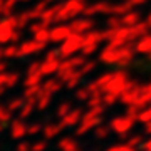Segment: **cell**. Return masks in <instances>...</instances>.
Here are the masks:
<instances>
[{
    "label": "cell",
    "instance_id": "obj_33",
    "mask_svg": "<svg viewBox=\"0 0 151 151\" xmlns=\"http://www.w3.org/2000/svg\"><path fill=\"white\" fill-rule=\"evenodd\" d=\"M129 2H131V5H133V7H139V5L145 4L146 0H129Z\"/></svg>",
    "mask_w": 151,
    "mask_h": 151
},
{
    "label": "cell",
    "instance_id": "obj_6",
    "mask_svg": "<svg viewBox=\"0 0 151 151\" xmlns=\"http://www.w3.org/2000/svg\"><path fill=\"white\" fill-rule=\"evenodd\" d=\"M136 123H138L136 116L126 113V114H123V116L114 118L113 121L109 123V126H111V131L116 133V134H126V133H129V131L134 128Z\"/></svg>",
    "mask_w": 151,
    "mask_h": 151
},
{
    "label": "cell",
    "instance_id": "obj_22",
    "mask_svg": "<svg viewBox=\"0 0 151 151\" xmlns=\"http://www.w3.org/2000/svg\"><path fill=\"white\" fill-rule=\"evenodd\" d=\"M24 103H25V97L22 96V97H15V99H12L7 106H9V109H10L12 113H19L20 108L24 106Z\"/></svg>",
    "mask_w": 151,
    "mask_h": 151
},
{
    "label": "cell",
    "instance_id": "obj_35",
    "mask_svg": "<svg viewBox=\"0 0 151 151\" xmlns=\"http://www.w3.org/2000/svg\"><path fill=\"white\" fill-rule=\"evenodd\" d=\"M143 150H146V151H151V138L148 141H145V145H143Z\"/></svg>",
    "mask_w": 151,
    "mask_h": 151
},
{
    "label": "cell",
    "instance_id": "obj_3",
    "mask_svg": "<svg viewBox=\"0 0 151 151\" xmlns=\"http://www.w3.org/2000/svg\"><path fill=\"white\" fill-rule=\"evenodd\" d=\"M84 9H86V2H82V0H64L62 4H57L55 24L65 22V20H72L76 17L82 15Z\"/></svg>",
    "mask_w": 151,
    "mask_h": 151
},
{
    "label": "cell",
    "instance_id": "obj_7",
    "mask_svg": "<svg viewBox=\"0 0 151 151\" xmlns=\"http://www.w3.org/2000/svg\"><path fill=\"white\" fill-rule=\"evenodd\" d=\"M62 59H64V57L60 55L59 49H57V50H50V52H47L45 57H44V60H40V70H42V74L44 76L57 74Z\"/></svg>",
    "mask_w": 151,
    "mask_h": 151
},
{
    "label": "cell",
    "instance_id": "obj_41",
    "mask_svg": "<svg viewBox=\"0 0 151 151\" xmlns=\"http://www.w3.org/2000/svg\"><path fill=\"white\" fill-rule=\"evenodd\" d=\"M82 2H86V0H82Z\"/></svg>",
    "mask_w": 151,
    "mask_h": 151
},
{
    "label": "cell",
    "instance_id": "obj_12",
    "mask_svg": "<svg viewBox=\"0 0 151 151\" xmlns=\"http://www.w3.org/2000/svg\"><path fill=\"white\" fill-rule=\"evenodd\" d=\"M19 82V74L17 72H0V94L5 92L7 89H12Z\"/></svg>",
    "mask_w": 151,
    "mask_h": 151
},
{
    "label": "cell",
    "instance_id": "obj_30",
    "mask_svg": "<svg viewBox=\"0 0 151 151\" xmlns=\"http://www.w3.org/2000/svg\"><path fill=\"white\" fill-rule=\"evenodd\" d=\"M94 67H96V64H94V62H87V60H86V62H84V64H82L81 67H79V70H81L82 74L86 76L87 72H91V70L94 69Z\"/></svg>",
    "mask_w": 151,
    "mask_h": 151
},
{
    "label": "cell",
    "instance_id": "obj_20",
    "mask_svg": "<svg viewBox=\"0 0 151 151\" xmlns=\"http://www.w3.org/2000/svg\"><path fill=\"white\" fill-rule=\"evenodd\" d=\"M35 108H37V106H35V101H34V99H25L24 106H22L20 111H19V118L27 119L29 116L34 113V109H35Z\"/></svg>",
    "mask_w": 151,
    "mask_h": 151
},
{
    "label": "cell",
    "instance_id": "obj_10",
    "mask_svg": "<svg viewBox=\"0 0 151 151\" xmlns=\"http://www.w3.org/2000/svg\"><path fill=\"white\" fill-rule=\"evenodd\" d=\"M70 29H72V32H77V34H86L89 32L92 27H94V22L91 20V17H87V15H79V17H76V19H72L70 20Z\"/></svg>",
    "mask_w": 151,
    "mask_h": 151
},
{
    "label": "cell",
    "instance_id": "obj_5",
    "mask_svg": "<svg viewBox=\"0 0 151 151\" xmlns=\"http://www.w3.org/2000/svg\"><path fill=\"white\" fill-rule=\"evenodd\" d=\"M104 42V32L103 30H94L91 29L89 32L84 34V44H82V49H81V54L87 55L94 54L97 50V47Z\"/></svg>",
    "mask_w": 151,
    "mask_h": 151
},
{
    "label": "cell",
    "instance_id": "obj_11",
    "mask_svg": "<svg viewBox=\"0 0 151 151\" xmlns=\"http://www.w3.org/2000/svg\"><path fill=\"white\" fill-rule=\"evenodd\" d=\"M10 136L14 139H24L25 136H29V126L24 123L22 118L10 121Z\"/></svg>",
    "mask_w": 151,
    "mask_h": 151
},
{
    "label": "cell",
    "instance_id": "obj_28",
    "mask_svg": "<svg viewBox=\"0 0 151 151\" xmlns=\"http://www.w3.org/2000/svg\"><path fill=\"white\" fill-rule=\"evenodd\" d=\"M70 109H72V106H70L69 103H64V104H60L59 108H57V116H59V119L62 118V116H65V114L69 113Z\"/></svg>",
    "mask_w": 151,
    "mask_h": 151
},
{
    "label": "cell",
    "instance_id": "obj_24",
    "mask_svg": "<svg viewBox=\"0 0 151 151\" xmlns=\"http://www.w3.org/2000/svg\"><path fill=\"white\" fill-rule=\"evenodd\" d=\"M106 151H138V148L131 146L129 143L126 141V143H121V145H114V146H111V148H108Z\"/></svg>",
    "mask_w": 151,
    "mask_h": 151
},
{
    "label": "cell",
    "instance_id": "obj_42",
    "mask_svg": "<svg viewBox=\"0 0 151 151\" xmlns=\"http://www.w3.org/2000/svg\"><path fill=\"white\" fill-rule=\"evenodd\" d=\"M143 151H146V150H143Z\"/></svg>",
    "mask_w": 151,
    "mask_h": 151
},
{
    "label": "cell",
    "instance_id": "obj_15",
    "mask_svg": "<svg viewBox=\"0 0 151 151\" xmlns=\"http://www.w3.org/2000/svg\"><path fill=\"white\" fill-rule=\"evenodd\" d=\"M60 131H64V126H62V124H60V121H59V123L47 124V126L42 129V134H44V138L49 141V139H54L55 136H59Z\"/></svg>",
    "mask_w": 151,
    "mask_h": 151
},
{
    "label": "cell",
    "instance_id": "obj_38",
    "mask_svg": "<svg viewBox=\"0 0 151 151\" xmlns=\"http://www.w3.org/2000/svg\"><path fill=\"white\" fill-rule=\"evenodd\" d=\"M4 59V47H0V60Z\"/></svg>",
    "mask_w": 151,
    "mask_h": 151
},
{
    "label": "cell",
    "instance_id": "obj_23",
    "mask_svg": "<svg viewBox=\"0 0 151 151\" xmlns=\"http://www.w3.org/2000/svg\"><path fill=\"white\" fill-rule=\"evenodd\" d=\"M12 116H14V113L9 109V106H0V123H4V124L10 123Z\"/></svg>",
    "mask_w": 151,
    "mask_h": 151
},
{
    "label": "cell",
    "instance_id": "obj_36",
    "mask_svg": "<svg viewBox=\"0 0 151 151\" xmlns=\"http://www.w3.org/2000/svg\"><path fill=\"white\" fill-rule=\"evenodd\" d=\"M5 70H7V62L2 59L0 60V72H5Z\"/></svg>",
    "mask_w": 151,
    "mask_h": 151
},
{
    "label": "cell",
    "instance_id": "obj_17",
    "mask_svg": "<svg viewBox=\"0 0 151 151\" xmlns=\"http://www.w3.org/2000/svg\"><path fill=\"white\" fill-rule=\"evenodd\" d=\"M59 150L60 151H81V148H79V145H77V141L74 138L65 136V138H62L59 141Z\"/></svg>",
    "mask_w": 151,
    "mask_h": 151
},
{
    "label": "cell",
    "instance_id": "obj_2",
    "mask_svg": "<svg viewBox=\"0 0 151 151\" xmlns=\"http://www.w3.org/2000/svg\"><path fill=\"white\" fill-rule=\"evenodd\" d=\"M106 111V104H99V106H92L87 109L86 114H82L79 124L76 126V136L86 134L87 131L96 129L99 124L103 123V114Z\"/></svg>",
    "mask_w": 151,
    "mask_h": 151
},
{
    "label": "cell",
    "instance_id": "obj_1",
    "mask_svg": "<svg viewBox=\"0 0 151 151\" xmlns=\"http://www.w3.org/2000/svg\"><path fill=\"white\" fill-rule=\"evenodd\" d=\"M136 49L134 45L124 44V45H113V44H106V47L101 50L99 60L104 64H118V65H128L133 62V55H134Z\"/></svg>",
    "mask_w": 151,
    "mask_h": 151
},
{
    "label": "cell",
    "instance_id": "obj_29",
    "mask_svg": "<svg viewBox=\"0 0 151 151\" xmlns=\"http://www.w3.org/2000/svg\"><path fill=\"white\" fill-rule=\"evenodd\" d=\"M45 148H47V139L45 138L37 141V143H32V151H44Z\"/></svg>",
    "mask_w": 151,
    "mask_h": 151
},
{
    "label": "cell",
    "instance_id": "obj_8",
    "mask_svg": "<svg viewBox=\"0 0 151 151\" xmlns=\"http://www.w3.org/2000/svg\"><path fill=\"white\" fill-rule=\"evenodd\" d=\"M47 47V44H42L35 40V39H30V40H24L22 44H19V50H17V57H27V55L37 54L40 50Z\"/></svg>",
    "mask_w": 151,
    "mask_h": 151
},
{
    "label": "cell",
    "instance_id": "obj_26",
    "mask_svg": "<svg viewBox=\"0 0 151 151\" xmlns=\"http://www.w3.org/2000/svg\"><path fill=\"white\" fill-rule=\"evenodd\" d=\"M109 131H111V126H103V124H99L96 129H94V133H96L97 138H106V136L109 134Z\"/></svg>",
    "mask_w": 151,
    "mask_h": 151
},
{
    "label": "cell",
    "instance_id": "obj_31",
    "mask_svg": "<svg viewBox=\"0 0 151 151\" xmlns=\"http://www.w3.org/2000/svg\"><path fill=\"white\" fill-rule=\"evenodd\" d=\"M17 151H32V143L29 141H20L17 146Z\"/></svg>",
    "mask_w": 151,
    "mask_h": 151
},
{
    "label": "cell",
    "instance_id": "obj_4",
    "mask_svg": "<svg viewBox=\"0 0 151 151\" xmlns=\"http://www.w3.org/2000/svg\"><path fill=\"white\" fill-rule=\"evenodd\" d=\"M82 44H84V34H77L72 32L67 39H64L60 42L59 52L62 57H70V55H76L77 52H81Z\"/></svg>",
    "mask_w": 151,
    "mask_h": 151
},
{
    "label": "cell",
    "instance_id": "obj_40",
    "mask_svg": "<svg viewBox=\"0 0 151 151\" xmlns=\"http://www.w3.org/2000/svg\"><path fill=\"white\" fill-rule=\"evenodd\" d=\"M19 2H27V0H19Z\"/></svg>",
    "mask_w": 151,
    "mask_h": 151
},
{
    "label": "cell",
    "instance_id": "obj_19",
    "mask_svg": "<svg viewBox=\"0 0 151 151\" xmlns=\"http://www.w3.org/2000/svg\"><path fill=\"white\" fill-rule=\"evenodd\" d=\"M17 2L19 0H2V4H0V17L12 15L14 10H15Z\"/></svg>",
    "mask_w": 151,
    "mask_h": 151
},
{
    "label": "cell",
    "instance_id": "obj_32",
    "mask_svg": "<svg viewBox=\"0 0 151 151\" xmlns=\"http://www.w3.org/2000/svg\"><path fill=\"white\" fill-rule=\"evenodd\" d=\"M40 131H42V126H40V124H30V126H29V136L39 134Z\"/></svg>",
    "mask_w": 151,
    "mask_h": 151
},
{
    "label": "cell",
    "instance_id": "obj_43",
    "mask_svg": "<svg viewBox=\"0 0 151 151\" xmlns=\"http://www.w3.org/2000/svg\"><path fill=\"white\" fill-rule=\"evenodd\" d=\"M0 106H2V104H0Z\"/></svg>",
    "mask_w": 151,
    "mask_h": 151
},
{
    "label": "cell",
    "instance_id": "obj_34",
    "mask_svg": "<svg viewBox=\"0 0 151 151\" xmlns=\"http://www.w3.org/2000/svg\"><path fill=\"white\" fill-rule=\"evenodd\" d=\"M145 133H146V134H150V136H151V121L145 123Z\"/></svg>",
    "mask_w": 151,
    "mask_h": 151
},
{
    "label": "cell",
    "instance_id": "obj_13",
    "mask_svg": "<svg viewBox=\"0 0 151 151\" xmlns=\"http://www.w3.org/2000/svg\"><path fill=\"white\" fill-rule=\"evenodd\" d=\"M81 118H82L81 109H70L65 116L60 118V124L64 126V129H67V128H76L79 124V121H81Z\"/></svg>",
    "mask_w": 151,
    "mask_h": 151
},
{
    "label": "cell",
    "instance_id": "obj_25",
    "mask_svg": "<svg viewBox=\"0 0 151 151\" xmlns=\"http://www.w3.org/2000/svg\"><path fill=\"white\" fill-rule=\"evenodd\" d=\"M128 143H129L131 146H134V148H143V145H145V138H143V136L141 134H134V136H131V138H128Z\"/></svg>",
    "mask_w": 151,
    "mask_h": 151
},
{
    "label": "cell",
    "instance_id": "obj_18",
    "mask_svg": "<svg viewBox=\"0 0 151 151\" xmlns=\"http://www.w3.org/2000/svg\"><path fill=\"white\" fill-rule=\"evenodd\" d=\"M139 20H141V15L136 10H131V12H128V14L121 15V24H123V25H126V27H131V25L138 24Z\"/></svg>",
    "mask_w": 151,
    "mask_h": 151
},
{
    "label": "cell",
    "instance_id": "obj_16",
    "mask_svg": "<svg viewBox=\"0 0 151 151\" xmlns=\"http://www.w3.org/2000/svg\"><path fill=\"white\" fill-rule=\"evenodd\" d=\"M52 92H47V91H40L39 92V96H37V99H35V106H37V109H40V111H44V109L47 108L49 104L52 103Z\"/></svg>",
    "mask_w": 151,
    "mask_h": 151
},
{
    "label": "cell",
    "instance_id": "obj_21",
    "mask_svg": "<svg viewBox=\"0 0 151 151\" xmlns=\"http://www.w3.org/2000/svg\"><path fill=\"white\" fill-rule=\"evenodd\" d=\"M17 50H19V45H17L15 42L5 44V47H4V57H5V59H15Z\"/></svg>",
    "mask_w": 151,
    "mask_h": 151
},
{
    "label": "cell",
    "instance_id": "obj_9",
    "mask_svg": "<svg viewBox=\"0 0 151 151\" xmlns=\"http://www.w3.org/2000/svg\"><path fill=\"white\" fill-rule=\"evenodd\" d=\"M72 34V29H70L69 24H62V22H59L57 25H54V27L50 29V42L54 44H60L64 39H67Z\"/></svg>",
    "mask_w": 151,
    "mask_h": 151
},
{
    "label": "cell",
    "instance_id": "obj_14",
    "mask_svg": "<svg viewBox=\"0 0 151 151\" xmlns=\"http://www.w3.org/2000/svg\"><path fill=\"white\" fill-rule=\"evenodd\" d=\"M134 49L138 54H145L151 57V34H145L143 37H139L134 44Z\"/></svg>",
    "mask_w": 151,
    "mask_h": 151
},
{
    "label": "cell",
    "instance_id": "obj_37",
    "mask_svg": "<svg viewBox=\"0 0 151 151\" xmlns=\"http://www.w3.org/2000/svg\"><path fill=\"white\" fill-rule=\"evenodd\" d=\"M146 22H148V25H150V27H151V14H150V15H148V17H146Z\"/></svg>",
    "mask_w": 151,
    "mask_h": 151
},
{
    "label": "cell",
    "instance_id": "obj_27",
    "mask_svg": "<svg viewBox=\"0 0 151 151\" xmlns=\"http://www.w3.org/2000/svg\"><path fill=\"white\" fill-rule=\"evenodd\" d=\"M89 97H91V91H89V87H82V89L77 91V99H79V101H84V103H86Z\"/></svg>",
    "mask_w": 151,
    "mask_h": 151
},
{
    "label": "cell",
    "instance_id": "obj_39",
    "mask_svg": "<svg viewBox=\"0 0 151 151\" xmlns=\"http://www.w3.org/2000/svg\"><path fill=\"white\" fill-rule=\"evenodd\" d=\"M4 126H5V124H4V123H0V131L4 129Z\"/></svg>",
    "mask_w": 151,
    "mask_h": 151
}]
</instances>
